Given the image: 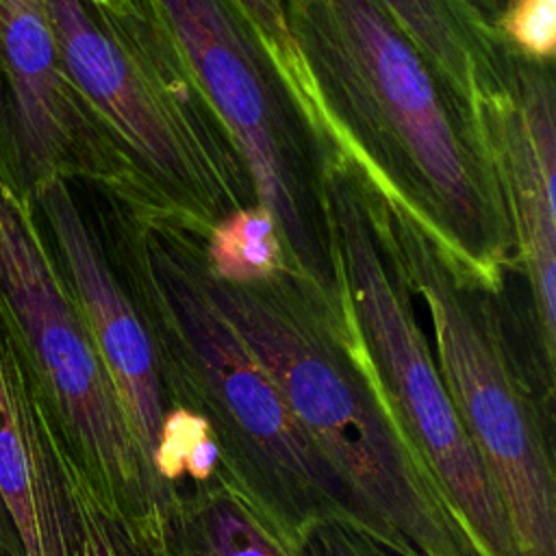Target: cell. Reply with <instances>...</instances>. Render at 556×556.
<instances>
[{
  "label": "cell",
  "mask_w": 556,
  "mask_h": 556,
  "mask_svg": "<svg viewBox=\"0 0 556 556\" xmlns=\"http://www.w3.org/2000/svg\"><path fill=\"white\" fill-rule=\"evenodd\" d=\"M285 7L334 152L504 291L517 267L497 180L432 65L376 0Z\"/></svg>",
  "instance_id": "obj_1"
},
{
  "label": "cell",
  "mask_w": 556,
  "mask_h": 556,
  "mask_svg": "<svg viewBox=\"0 0 556 556\" xmlns=\"http://www.w3.org/2000/svg\"><path fill=\"white\" fill-rule=\"evenodd\" d=\"M113 213L119 271L154 337L167 404L206 424L226 486L293 554L324 521L369 534L267 369L208 295L204 237L169 215Z\"/></svg>",
  "instance_id": "obj_2"
},
{
  "label": "cell",
  "mask_w": 556,
  "mask_h": 556,
  "mask_svg": "<svg viewBox=\"0 0 556 556\" xmlns=\"http://www.w3.org/2000/svg\"><path fill=\"white\" fill-rule=\"evenodd\" d=\"M204 285L376 541L402 556H478L387 402L350 302L291 269L224 282L204 267Z\"/></svg>",
  "instance_id": "obj_3"
},
{
  "label": "cell",
  "mask_w": 556,
  "mask_h": 556,
  "mask_svg": "<svg viewBox=\"0 0 556 556\" xmlns=\"http://www.w3.org/2000/svg\"><path fill=\"white\" fill-rule=\"evenodd\" d=\"M361 185L384 248L426 306L437 369L506 510L519 556H556L554 402L504 291L486 287L400 202L365 178Z\"/></svg>",
  "instance_id": "obj_4"
},
{
  "label": "cell",
  "mask_w": 556,
  "mask_h": 556,
  "mask_svg": "<svg viewBox=\"0 0 556 556\" xmlns=\"http://www.w3.org/2000/svg\"><path fill=\"white\" fill-rule=\"evenodd\" d=\"M74 87L161 213L202 237L258 204L250 174L152 0H46Z\"/></svg>",
  "instance_id": "obj_5"
},
{
  "label": "cell",
  "mask_w": 556,
  "mask_h": 556,
  "mask_svg": "<svg viewBox=\"0 0 556 556\" xmlns=\"http://www.w3.org/2000/svg\"><path fill=\"white\" fill-rule=\"evenodd\" d=\"M30 198L0 174V328L117 519L146 556H167L172 495L126 419Z\"/></svg>",
  "instance_id": "obj_6"
},
{
  "label": "cell",
  "mask_w": 556,
  "mask_h": 556,
  "mask_svg": "<svg viewBox=\"0 0 556 556\" xmlns=\"http://www.w3.org/2000/svg\"><path fill=\"white\" fill-rule=\"evenodd\" d=\"M278 228L287 267L348 304L326 198L332 152L311 130L265 48L230 0H152Z\"/></svg>",
  "instance_id": "obj_7"
},
{
  "label": "cell",
  "mask_w": 556,
  "mask_h": 556,
  "mask_svg": "<svg viewBox=\"0 0 556 556\" xmlns=\"http://www.w3.org/2000/svg\"><path fill=\"white\" fill-rule=\"evenodd\" d=\"M324 180L352 319L387 402L478 556H519L506 510L443 384L408 282L378 235L358 174L334 154Z\"/></svg>",
  "instance_id": "obj_8"
},
{
  "label": "cell",
  "mask_w": 556,
  "mask_h": 556,
  "mask_svg": "<svg viewBox=\"0 0 556 556\" xmlns=\"http://www.w3.org/2000/svg\"><path fill=\"white\" fill-rule=\"evenodd\" d=\"M0 174L26 198L63 178L113 208L159 211L67 76L46 0H0Z\"/></svg>",
  "instance_id": "obj_9"
},
{
  "label": "cell",
  "mask_w": 556,
  "mask_h": 556,
  "mask_svg": "<svg viewBox=\"0 0 556 556\" xmlns=\"http://www.w3.org/2000/svg\"><path fill=\"white\" fill-rule=\"evenodd\" d=\"M0 500L24 556H146L0 328Z\"/></svg>",
  "instance_id": "obj_10"
},
{
  "label": "cell",
  "mask_w": 556,
  "mask_h": 556,
  "mask_svg": "<svg viewBox=\"0 0 556 556\" xmlns=\"http://www.w3.org/2000/svg\"><path fill=\"white\" fill-rule=\"evenodd\" d=\"M497 180L515 267L528 285V337L556 389V87L552 65L515 56L508 91L478 124Z\"/></svg>",
  "instance_id": "obj_11"
},
{
  "label": "cell",
  "mask_w": 556,
  "mask_h": 556,
  "mask_svg": "<svg viewBox=\"0 0 556 556\" xmlns=\"http://www.w3.org/2000/svg\"><path fill=\"white\" fill-rule=\"evenodd\" d=\"M30 202L50 232L56 263L89 328L135 439L159 478L156 460L169 404L148 321L122 271L113 265L102 239L76 202L70 182L50 178L35 187Z\"/></svg>",
  "instance_id": "obj_12"
},
{
  "label": "cell",
  "mask_w": 556,
  "mask_h": 556,
  "mask_svg": "<svg viewBox=\"0 0 556 556\" xmlns=\"http://www.w3.org/2000/svg\"><path fill=\"white\" fill-rule=\"evenodd\" d=\"M376 2L432 65L480 137L478 122L508 91L517 56L497 28L471 0Z\"/></svg>",
  "instance_id": "obj_13"
},
{
  "label": "cell",
  "mask_w": 556,
  "mask_h": 556,
  "mask_svg": "<svg viewBox=\"0 0 556 556\" xmlns=\"http://www.w3.org/2000/svg\"><path fill=\"white\" fill-rule=\"evenodd\" d=\"M167 556H295L222 476L176 489Z\"/></svg>",
  "instance_id": "obj_14"
},
{
  "label": "cell",
  "mask_w": 556,
  "mask_h": 556,
  "mask_svg": "<svg viewBox=\"0 0 556 556\" xmlns=\"http://www.w3.org/2000/svg\"><path fill=\"white\" fill-rule=\"evenodd\" d=\"M204 263L224 282H256L289 269L276 222L261 204L232 211L208 230Z\"/></svg>",
  "instance_id": "obj_15"
},
{
  "label": "cell",
  "mask_w": 556,
  "mask_h": 556,
  "mask_svg": "<svg viewBox=\"0 0 556 556\" xmlns=\"http://www.w3.org/2000/svg\"><path fill=\"white\" fill-rule=\"evenodd\" d=\"M237 11L243 15L267 56L276 65L280 80L285 83L289 96L298 104L300 113L308 122L311 130L321 139V143L332 150L328 128L324 124L315 87L308 76L306 63L300 54V48L291 35L285 0H230Z\"/></svg>",
  "instance_id": "obj_16"
},
{
  "label": "cell",
  "mask_w": 556,
  "mask_h": 556,
  "mask_svg": "<svg viewBox=\"0 0 556 556\" xmlns=\"http://www.w3.org/2000/svg\"><path fill=\"white\" fill-rule=\"evenodd\" d=\"M495 28L502 41L521 59L552 65L556 52V0H513Z\"/></svg>",
  "instance_id": "obj_17"
},
{
  "label": "cell",
  "mask_w": 556,
  "mask_h": 556,
  "mask_svg": "<svg viewBox=\"0 0 556 556\" xmlns=\"http://www.w3.org/2000/svg\"><path fill=\"white\" fill-rule=\"evenodd\" d=\"M295 556H402L374 536L339 521L317 523L302 541Z\"/></svg>",
  "instance_id": "obj_18"
},
{
  "label": "cell",
  "mask_w": 556,
  "mask_h": 556,
  "mask_svg": "<svg viewBox=\"0 0 556 556\" xmlns=\"http://www.w3.org/2000/svg\"><path fill=\"white\" fill-rule=\"evenodd\" d=\"M0 556H24L17 534H15V528H13V521H11L2 500H0Z\"/></svg>",
  "instance_id": "obj_19"
},
{
  "label": "cell",
  "mask_w": 556,
  "mask_h": 556,
  "mask_svg": "<svg viewBox=\"0 0 556 556\" xmlns=\"http://www.w3.org/2000/svg\"><path fill=\"white\" fill-rule=\"evenodd\" d=\"M513 0H471V4L495 26Z\"/></svg>",
  "instance_id": "obj_20"
},
{
  "label": "cell",
  "mask_w": 556,
  "mask_h": 556,
  "mask_svg": "<svg viewBox=\"0 0 556 556\" xmlns=\"http://www.w3.org/2000/svg\"><path fill=\"white\" fill-rule=\"evenodd\" d=\"M85 2H89V4H104L106 0H85Z\"/></svg>",
  "instance_id": "obj_21"
}]
</instances>
